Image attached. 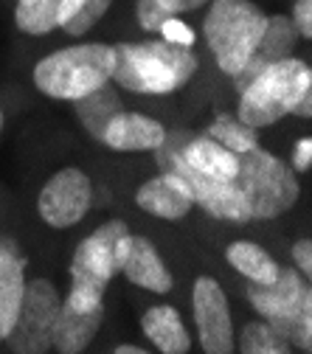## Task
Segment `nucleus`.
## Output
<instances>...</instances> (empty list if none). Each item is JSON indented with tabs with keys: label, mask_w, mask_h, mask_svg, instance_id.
<instances>
[{
	"label": "nucleus",
	"mask_w": 312,
	"mask_h": 354,
	"mask_svg": "<svg viewBox=\"0 0 312 354\" xmlns=\"http://www.w3.org/2000/svg\"><path fill=\"white\" fill-rule=\"evenodd\" d=\"M59 292L46 279H31L23 284L20 306L6 343L15 354H46L54 340V326L59 315Z\"/></svg>",
	"instance_id": "6e6552de"
},
{
	"label": "nucleus",
	"mask_w": 312,
	"mask_h": 354,
	"mask_svg": "<svg viewBox=\"0 0 312 354\" xmlns=\"http://www.w3.org/2000/svg\"><path fill=\"white\" fill-rule=\"evenodd\" d=\"M194 321L205 354H234V326L228 313V298L211 276L194 281Z\"/></svg>",
	"instance_id": "9d476101"
},
{
	"label": "nucleus",
	"mask_w": 312,
	"mask_h": 354,
	"mask_svg": "<svg viewBox=\"0 0 312 354\" xmlns=\"http://www.w3.org/2000/svg\"><path fill=\"white\" fill-rule=\"evenodd\" d=\"M0 129H3V113H0Z\"/></svg>",
	"instance_id": "2f4dec72"
},
{
	"label": "nucleus",
	"mask_w": 312,
	"mask_h": 354,
	"mask_svg": "<svg viewBox=\"0 0 312 354\" xmlns=\"http://www.w3.org/2000/svg\"><path fill=\"white\" fill-rule=\"evenodd\" d=\"M15 23L26 34H48L62 23V0H17Z\"/></svg>",
	"instance_id": "412c9836"
},
{
	"label": "nucleus",
	"mask_w": 312,
	"mask_h": 354,
	"mask_svg": "<svg viewBox=\"0 0 312 354\" xmlns=\"http://www.w3.org/2000/svg\"><path fill=\"white\" fill-rule=\"evenodd\" d=\"M293 259H295V264H298V270H301L304 276H309V273H312V242H309V239L295 242V245H293Z\"/></svg>",
	"instance_id": "cd10ccee"
},
{
	"label": "nucleus",
	"mask_w": 312,
	"mask_h": 354,
	"mask_svg": "<svg viewBox=\"0 0 312 354\" xmlns=\"http://www.w3.org/2000/svg\"><path fill=\"white\" fill-rule=\"evenodd\" d=\"M116 68L113 76L118 87L132 93H174L194 76L197 57L192 48L172 46L166 39L124 42L113 46Z\"/></svg>",
	"instance_id": "f03ea898"
},
{
	"label": "nucleus",
	"mask_w": 312,
	"mask_h": 354,
	"mask_svg": "<svg viewBox=\"0 0 312 354\" xmlns=\"http://www.w3.org/2000/svg\"><path fill=\"white\" fill-rule=\"evenodd\" d=\"M248 301L287 343L312 348V295L295 270H279L273 284H248Z\"/></svg>",
	"instance_id": "0eeeda50"
},
{
	"label": "nucleus",
	"mask_w": 312,
	"mask_h": 354,
	"mask_svg": "<svg viewBox=\"0 0 312 354\" xmlns=\"http://www.w3.org/2000/svg\"><path fill=\"white\" fill-rule=\"evenodd\" d=\"M113 354H149V351H144V348H138V346H118Z\"/></svg>",
	"instance_id": "7c9ffc66"
},
{
	"label": "nucleus",
	"mask_w": 312,
	"mask_h": 354,
	"mask_svg": "<svg viewBox=\"0 0 312 354\" xmlns=\"http://www.w3.org/2000/svg\"><path fill=\"white\" fill-rule=\"evenodd\" d=\"M295 46H298V31H295L293 20L284 17V15L267 17L264 31H261V37H259V42H256L253 54L248 57V62L242 65V71L234 76L237 91L242 93L245 87H248L261 71L270 68V65H279V62L295 57Z\"/></svg>",
	"instance_id": "9b49d317"
},
{
	"label": "nucleus",
	"mask_w": 312,
	"mask_h": 354,
	"mask_svg": "<svg viewBox=\"0 0 312 354\" xmlns=\"http://www.w3.org/2000/svg\"><path fill=\"white\" fill-rule=\"evenodd\" d=\"M116 68L113 46L102 42H84V46L62 48L57 54H48L34 68V84L39 93L51 99H68L76 102L84 93L107 84Z\"/></svg>",
	"instance_id": "20e7f679"
},
{
	"label": "nucleus",
	"mask_w": 312,
	"mask_h": 354,
	"mask_svg": "<svg viewBox=\"0 0 312 354\" xmlns=\"http://www.w3.org/2000/svg\"><path fill=\"white\" fill-rule=\"evenodd\" d=\"M102 321H104V304L82 309V306H73L65 298L59 304L51 348H57L59 354H82L87 346H91V340L96 337Z\"/></svg>",
	"instance_id": "f8f14e48"
},
{
	"label": "nucleus",
	"mask_w": 312,
	"mask_h": 354,
	"mask_svg": "<svg viewBox=\"0 0 312 354\" xmlns=\"http://www.w3.org/2000/svg\"><path fill=\"white\" fill-rule=\"evenodd\" d=\"M226 259L231 268H237L250 284H273L279 276V264L276 259L267 256V250H261L253 242H234L226 250Z\"/></svg>",
	"instance_id": "aec40b11"
},
{
	"label": "nucleus",
	"mask_w": 312,
	"mask_h": 354,
	"mask_svg": "<svg viewBox=\"0 0 312 354\" xmlns=\"http://www.w3.org/2000/svg\"><path fill=\"white\" fill-rule=\"evenodd\" d=\"M121 273L144 290H152V292H169L172 290V273L166 270L163 259L158 256L155 245L144 236H132L129 239V250H127V259H124V268Z\"/></svg>",
	"instance_id": "dca6fc26"
},
{
	"label": "nucleus",
	"mask_w": 312,
	"mask_h": 354,
	"mask_svg": "<svg viewBox=\"0 0 312 354\" xmlns=\"http://www.w3.org/2000/svg\"><path fill=\"white\" fill-rule=\"evenodd\" d=\"M183 160L189 169L205 174V177H214V180H231L239 169V158L234 152H228L222 144L211 141L208 136H200V138H189L181 149Z\"/></svg>",
	"instance_id": "f3484780"
},
{
	"label": "nucleus",
	"mask_w": 312,
	"mask_h": 354,
	"mask_svg": "<svg viewBox=\"0 0 312 354\" xmlns=\"http://www.w3.org/2000/svg\"><path fill=\"white\" fill-rule=\"evenodd\" d=\"M295 113H298L301 118H312V91H306V93L301 96V102L295 104Z\"/></svg>",
	"instance_id": "c756f323"
},
{
	"label": "nucleus",
	"mask_w": 312,
	"mask_h": 354,
	"mask_svg": "<svg viewBox=\"0 0 312 354\" xmlns=\"http://www.w3.org/2000/svg\"><path fill=\"white\" fill-rule=\"evenodd\" d=\"M205 136L217 144H222L228 152L234 155H242V152H250L259 147V138H256V129L242 124L239 118H228V115H217L214 124L208 127Z\"/></svg>",
	"instance_id": "4be33fe9"
},
{
	"label": "nucleus",
	"mask_w": 312,
	"mask_h": 354,
	"mask_svg": "<svg viewBox=\"0 0 312 354\" xmlns=\"http://www.w3.org/2000/svg\"><path fill=\"white\" fill-rule=\"evenodd\" d=\"M293 166L298 171H306L312 166V141L309 138H301L295 144V149H293Z\"/></svg>",
	"instance_id": "c85d7f7f"
},
{
	"label": "nucleus",
	"mask_w": 312,
	"mask_h": 354,
	"mask_svg": "<svg viewBox=\"0 0 312 354\" xmlns=\"http://www.w3.org/2000/svg\"><path fill=\"white\" fill-rule=\"evenodd\" d=\"M23 284H26V256L20 253L15 239L3 236L0 239V340H6L15 324Z\"/></svg>",
	"instance_id": "2eb2a0df"
},
{
	"label": "nucleus",
	"mask_w": 312,
	"mask_h": 354,
	"mask_svg": "<svg viewBox=\"0 0 312 354\" xmlns=\"http://www.w3.org/2000/svg\"><path fill=\"white\" fill-rule=\"evenodd\" d=\"M129 228L121 219H110L99 231L87 236L71 261V295L73 306L91 309L104 304V290L116 273H121L129 250Z\"/></svg>",
	"instance_id": "7ed1b4c3"
},
{
	"label": "nucleus",
	"mask_w": 312,
	"mask_h": 354,
	"mask_svg": "<svg viewBox=\"0 0 312 354\" xmlns=\"http://www.w3.org/2000/svg\"><path fill=\"white\" fill-rule=\"evenodd\" d=\"M239 169L231 180H219L222 219L250 223V219H276L287 214L298 200L295 171L264 152L261 147L237 155Z\"/></svg>",
	"instance_id": "f257e3e1"
},
{
	"label": "nucleus",
	"mask_w": 312,
	"mask_h": 354,
	"mask_svg": "<svg viewBox=\"0 0 312 354\" xmlns=\"http://www.w3.org/2000/svg\"><path fill=\"white\" fill-rule=\"evenodd\" d=\"M160 34H163L166 42H172V46H183V48H192L194 46V31L186 23L177 20V17H169L160 26Z\"/></svg>",
	"instance_id": "a878e982"
},
{
	"label": "nucleus",
	"mask_w": 312,
	"mask_h": 354,
	"mask_svg": "<svg viewBox=\"0 0 312 354\" xmlns=\"http://www.w3.org/2000/svg\"><path fill=\"white\" fill-rule=\"evenodd\" d=\"M93 205V180L82 169H59L39 192V216L51 228H71Z\"/></svg>",
	"instance_id": "1a4fd4ad"
},
{
	"label": "nucleus",
	"mask_w": 312,
	"mask_h": 354,
	"mask_svg": "<svg viewBox=\"0 0 312 354\" xmlns=\"http://www.w3.org/2000/svg\"><path fill=\"white\" fill-rule=\"evenodd\" d=\"M110 3L113 0H62V23H59V28H65L71 37H79L84 31H91L104 17Z\"/></svg>",
	"instance_id": "5701e85b"
},
{
	"label": "nucleus",
	"mask_w": 312,
	"mask_h": 354,
	"mask_svg": "<svg viewBox=\"0 0 312 354\" xmlns=\"http://www.w3.org/2000/svg\"><path fill=\"white\" fill-rule=\"evenodd\" d=\"M293 26L298 31V37L309 39L312 37V0H295L293 3Z\"/></svg>",
	"instance_id": "bb28decb"
},
{
	"label": "nucleus",
	"mask_w": 312,
	"mask_h": 354,
	"mask_svg": "<svg viewBox=\"0 0 312 354\" xmlns=\"http://www.w3.org/2000/svg\"><path fill=\"white\" fill-rule=\"evenodd\" d=\"M306 91H312V71L306 62L290 57L261 71L239 93L237 118L253 129L270 127L284 115L295 113V104Z\"/></svg>",
	"instance_id": "39448f33"
},
{
	"label": "nucleus",
	"mask_w": 312,
	"mask_h": 354,
	"mask_svg": "<svg viewBox=\"0 0 312 354\" xmlns=\"http://www.w3.org/2000/svg\"><path fill=\"white\" fill-rule=\"evenodd\" d=\"M166 141V129L160 121H152L141 113H121L110 121L104 129L102 144H107L116 152H144V149H158Z\"/></svg>",
	"instance_id": "4468645a"
},
{
	"label": "nucleus",
	"mask_w": 312,
	"mask_h": 354,
	"mask_svg": "<svg viewBox=\"0 0 312 354\" xmlns=\"http://www.w3.org/2000/svg\"><path fill=\"white\" fill-rule=\"evenodd\" d=\"M136 203H138V208H144L147 214L160 216V219H183L194 208V197H192L189 186L172 171H160V177L147 180L136 192Z\"/></svg>",
	"instance_id": "ddd939ff"
},
{
	"label": "nucleus",
	"mask_w": 312,
	"mask_h": 354,
	"mask_svg": "<svg viewBox=\"0 0 312 354\" xmlns=\"http://www.w3.org/2000/svg\"><path fill=\"white\" fill-rule=\"evenodd\" d=\"M73 107H76V115H79L82 127L91 132L96 141L104 138V129L110 127V121L124 113L121 96L116 93V87H110V82L96 87V91H91V93H84L82 99H76Z\"/></svg>",
	"instance_id": "6ab92c4d"
},
{
	"label": "nucleus",
	"mask_w": 312,
	"mask_h": 354,
	"mask_svg": "<svg viewBox=\"0 0 312 354\" xmlns=\"http://www.w3.org/2000/svg\"><path fill=\"white\" fill-rule=\"evenodd\" d=\"M141 326L147 332V337L163 351V354H186L192 340H189V332L177 315L174 306H152L147 309V315L141 318Z\"/></svg>",
	"instance_id": "a211bd4d"
},
{
	"label": "nucleus",
	"mask_w": 312,
	"mask_h": 354,
	"mask_svg": "<svg viewBox=\"0 0 312 354\" xmlns=\"http://www.w3.org/2000/svg\"><path fill=\"white\" fill-rule=\"evenodd\" d=\"M205 3H211V0H138L136 12L144 23L158 26V23H166L169 17H177L183 12H194Z\"/></svg>",
	"instance_id": "393cba45"
},
{
	"label": "nucleus",
	"mask_w": 312,
	"mask_h": 354,
	"mask_svg": "<svg viewBox=\"0 0 312 354\" xmlns=\"http://www.w3.org/2000/svg\"><path fill=\"white\" fill-rule=\"evenodd\" d=\"M267 15L250 0H211L205 12V39L222 73L237 76L264 31Z\"/></svg>",
	"instance_id": "423d86ee"
},
{
	"label": "nucleus",
	"mask_w": 312,
	"mask_h": 354,
	"mask_svg": "<svg viewBox=\"0 0 312 354\" xmlns=\"http://www.w3.org/2000/svg\"><path fill=\"white\" fill-rule=\"evenodd\" d=\"M239 351L242 354H293L290 343L267 321H253L242 329Z\"/></svg>",
	"instance_id": "b1692460"
}]
</instances>
